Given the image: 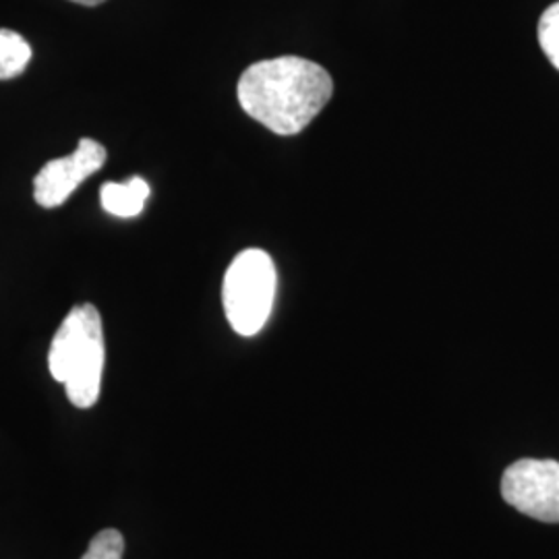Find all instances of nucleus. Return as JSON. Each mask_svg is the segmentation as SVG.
I'll return each mask as SVG.
<instances>
[{"mask_svg": "<svg viewBox=\"0 0 559 559\" xmlns=\"http://www.w3.org/2000/svg\"><path fill=\"white\" fill-rule=\"evenodd\" d=\"M106 162V147L98 141L80 140L71 156L44 164L34 179V200L41 207H59L73 195L81 182L96 175Z\"/></svg>", "mask_w": 559, "mask_h": 559, "instance_id": "39448f33", "label": "nucleus"}, {"mask_svg": "<svg viewBox=\"0 0 559 559\" xmlns=\"http://www.w3.org/2000/svg\"><path fill=\"white\" fill-rule=\"evenodd\" d=\"M276 297V267L261 249L239 253L226 270L222 300L226 320L240 336H255L270 320Z\"/></svg>", "mask_w": 559, "mask_h": 559, "instance_id": "7ed1b4c3", "label": "nucleus"}, {"mask_svg": "<svg viewBox=\"0 0 559 559\" xmlns=\"http://www.w3.org/2000/svg\"><path fill=\"white\" fill-rule=\"evenodd\" d=\"M334 94L330 73L318 62L278 57L251 64L239 80L242 110L276 135H297Z\"/></svg>", "mask_w": 559, "mask_h": 559, "instance_id": "f257e3e1", "label": "nucleus"}, {"mask_svg": "<svg viewBox=\"0 0 559 559\" xmlns=\"http://www.w3.org/2000/svg\"><path fill=\"white\" fill-rule=\"evenodd\" d=\"M539 44L547 59L559 71V2L551 4L540 17Z\"/></svg>", "mask_w": 559, "mask_h": 559, "instance_id": "6e6552de", "label": "nucleus"}, {"mask_svg": "<svg viewBox=\"0 0 559 559\" xmlns=\"http://www.w3.org/2000/svg\"><path fill=\"white\" fill-rule=\"evenodd\" d=\"M71 2H78V4H83V7H98V4L106 2V0H71Z\"/></svg>", "mask_w": 559, "mask_h": 559, "instance_id": "9d476101", "label": "nucleus"}, {"mask_svg": "<svg viewBox=\"0 0 559 559\" xmlns=\"http://www.w3.org/2000/svg\"><path fill=\"white\" fill-rule=\"evenodd\" d=\"M104 357L100 311L90 302L73 307L60 323L48 353L50 373L64 385L73 406L92 408L100 399Z\"/></svg>", "mask_w": 559, "mask_h": 559, "instance_id": "f03ea898", "label": "nucleus"}, {"mask_svg": "<svg viewBox=\"0 0 559 559\" xmlns=\"http://www.w3.org/2000/svg\"><path fill=\"white\" fill-rule=\"evenodd\" d=\"M124 554V539L117 528L100 531L81 559H122Z\"/></svg>", "mask_w": 559, "mask_h": 559, "instance_id": "1a4fd4ad", "label": "nucleus"}, {"mask_svg": "<svg viewBox=\"0 0 559 559\" xmlns=\"http://www.w3.org/2000/svg\"><path fill=\"white\" fill-rule=\"evenodd\" d=\"M32 60V46L13 29H0V81L20 78Z\"/></svg>", "mask_w": 559, "mask_h": 559, "instance_id": "0eeeda50", "label": "nucleus"}, {"mask_svg": "<svg viewBox=\"0 0 559 559\" xmlns=\"http://www.w3.org/2000/svg\"><path fill=\"white\" fill-rule=\"evenodd\" d=\"M501 496L522 514L558 524V460L522 459L510 464L501 477Z\"/></svg>", "mask_w": 559, "mask_h": 559, "instance_id": "20e7f679", "label": "nucleus"}, {"mask_svg": "<svg viewBox=\"0 0 559 559\" xmlns=\"http://www.w3.org/2000/svg\"><path fill=\"white\" fill-rule=\"evenodd\" d=\"M150 198V185L141 177L124 182H104L100 189L102 207L117 218H135Z\"/></svg>", "mask_w": 559, "mask_h": 559, "instance_id": "423d86ee", "label": "nucleus"}]
</instances>
